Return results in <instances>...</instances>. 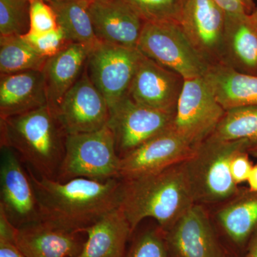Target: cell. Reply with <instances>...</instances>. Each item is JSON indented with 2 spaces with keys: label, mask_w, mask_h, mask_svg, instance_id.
<instances>
[{
  "label": "cell",
  "mask_w": 257,
  "mask_h": 257,
  "mask_svg": "<svg viewBox=\"0 0 257 257\" xmlns=\"http://www.w3.org/2000/svg\"><path fill=\"white\" fill-rule=\"evenodd\" d=\"M226 257H243V256H238V255L235 254V253L231 252V251H229V250H228L227 256H226Z\"/></svg>",
  "instance_id": "38"
},
{
  "label": "cell",
  "mask_w": 257,
  "mask_h": 257,
  "mask_svg": "<svg viewBox=\"0 0 257 257\" xmlns=\"http://www.w3.org/2000/svg\"><path fill=\"white\" fill-rule=\"evenodd\" d=\"M221 64L257 75V28L250 15H226Z\"/></svg>",
  "instance_id": "21"
},
{
  "label": "cell",
  "mask_w": 257,
  "mask_h": 257,
  "mask_svg": "<svg viewBox=\"0 0 257 257\" xmlns=\"http://www.w3.org/2000/svg\"><path fill=\"white\" fill-rule=\"evenodd\" d=\"M217 206L212 220L221 241L231 252L243 256L257 230V192L239 187L234 196Z\"/></svg>",
  "instance_id": "14"
},
{
  "label": "cell",
  "mask_w": 257,
  "mask_h": 257,
  "mask_svg": "<svg viewBox=\"0 0 257 257\" xmlns=\"http://www.w3.org/2000/svg\"><path fill=\"white\" fill-rule=\"evenodd\" d=\"M247 152H241L233 158L231 163V174L235 183L239 184L247 182L253 165Z\"/></svg>",
  "instance_id": "32"
},
{
  "label": "cell",
  "mask_w": 257,
  "mask_h": 257,
  "mask_svg": "<svg viewBox=\"0 0 257 257\" xmlns=\"http://www.w3.org/2000/svg\"><path fill=\"white\" fill-rule=\"evenodd\" d=\"M47 60L22 36H0V73L42 71Z\"/></svg>",
  "instance_id": "26"
},
{
  "label": "cell",
  "mask_w": 257,
  "mask_h": 257,
  "mask_svg": "<svg viewBox=\"0 0 257 257\" xmlns=\"http://www.w3.org/2000/svg\"><path fill=\"white\" fill-rule=\"evenodd\" d=\"M225 20L214 0H182L179 25L209 66L222 63Z\"/></svg>",
  "instance_id": "13"
},
{
  "label": "cell",
  "mask_w": 257,
  "mask_h": 257,
  "mask_svg": "<svg viewBox=\"0 0 257 257\" xmlns=\"http://www.w3.org/2000/svg\"><path fill=\"white\" fill-rule=\"evenodd\" d=\"M89 13L98 41L138 48L145 22L126 0H90Z\"/></svg>",
  "instance_id": "17"
},
{
  "label": "cell",
  "mask_w": 257,
  "mask_h": 257,
  "mask_svg": "<svg viewBox=\"0 0 257 257\" xmlns=\"http://www.w3.org/2000/svg\"><path fill=\"white\" fill-rule=\"evenodd\" d=\"M47 104L42 71L0 74V119L25 114Z\"/></svg>",
  "instance_id": "19"
},
{
  "label": "cell",
  "mask_w": 257,
  "mask_h": 257,
  "mask_svg": "<svg viewBox=\"0 0 257 257\" xmlns=\"http://www.w3.org/2000/svg\"><path fill=\"white\" fill-rule=\"evenodd\" d=\"M30 30L45 32L58 28L55 12L47 0H30Z\"/></svg>",
  "instance_id": "31"
},
{
  "label": "cell",
  "mask_w": 257,
  "mask_h": 257,
  "mask_svg": "<svg viewBox=\"0 0 257 257\" xmlns=\"http://www.w3.org/2000/svg\"><path fill=\"white\" fill-rule=\"evenodd\" d=\"M121 181L119 207L133 233L148 218L167 231L196 204L184 162Z\"/></svg>",
  "instance_id": "2"
},
{
  "label": "cell",
  "mask_w": 257,
  "mask_h": 257,
  "mask_svg": "<svg viewBox=\"0 0 257 257\" xmlns=\"http://www.w3.org/2000/svg\"><path fill=\"white\" fill-rule=\"evenodd\" d=\"M67 134L47 105L0 119V146L10 147L40 177L57 179L65 154Z\"/></svg>",
  "instance_id": "3"
},
{
  "label": "cell",
  "mask_w": 257,
  "mask_h": 257,
  "mask_svg": "<svg viewBox=\"0 0 257 257\" xmlns=\"http://www.w3.org/2000/svg\"><path fill=\"white\" fill-rule=\"evenodd\" d=\"M67 135L89 133L106 126L110 109L84 68L77 82L54 109Z\"/></svg>",
  "instance_id": "12"
},
{
  "label": "cell",
  "mask_w": 257,
  "mask_h": 257,
  "mask_svg": "<svg viewBox=\"0 0 257 257\" xmlns=\"http://www.w3.org/2000/svg\"><path fill=\"white\" fill-rule=\"evenodd\" d=\"M119 170L114 135L106 125L93 133L67 135L63 162L56 180L106 181L119 178Z\"/></svg>",
  "instance_id": "5"
},
{
  "label": "cell",
  "mask_w": 257,
  "mask_h": 257,
  "mask_svg": "<svg viewBox=\"0 0 257 257\" xmlns=\"http://www.w3.org/2000/svg\"><path fill=\"white\" fill-rule=\"evenodd\" d=\"M171 257H226L221 241L205 206L194 204L165 231Z\"/></svg>",
  "instance_id": "11"
},
{
  "label": "cell",
  "mask_w": 257,
  "mask_h": 257,
  "mask_svg": "<svg viewBox=\"0 0 257 257\" xmlns=\"http://www.w3.org/2000/svg\"><path fill=\"white\" fill-rule=\"evenodd\" d=\"M248 188L253 192H257V163L253 166L247 180Z\"/></svg>",
  "instance_id": "36"
},
{
  "label": "cell",
  "mask_w": 257,
  "mask_h": 257,
  "mask_svg": "<svg viewBox=\"0 0 257 257\" xmlns=\"http://www.w3.org/2000/svg\"><path fill=\"white\" fill-rule=\"evenodd\" d=\"M203 79L224 110L257 106V75L217 64L209 66Z\"/></svg>",
  "instance_id": "23"
},
{
  "label": "cell",
  "mask_w": 257,
  "mask_h": 257,
  "mask_svg": "<svg viewBox=\"0 0 257 257\" xmlns=\"http://www.w3.org/2000/svg\"><path fill=\"white\" fill-rule=\"evenodd\" d=\"M52 7L57 25L71 43L94 47L99 43L94 35L89 5L90 0H47Z\"/></svg>",
  "instance_id": "24"
},
{
  "label": "cell",
  "mask_w": 257,
  "mask_h": 257,
  "mask_svg": "<svg viewBox=\"0 0 257 257\" xmlns=\"http://www.w3.org/2000/svg\"><path fill=\"white\" fill-rule=\"evenodd\" d=\"M140 57L138 48L103 42L96 44L89 52L86 72L110 110L128 96Z\"/></svg>",
  "instance_id": "7"
},
{
  "label": "cell",
  "mask_w": 257,
  "mask_h": 257,
  "mask_svg": "<svg viewBox=\"0 0 257 257\" xmlns=\"http://www.w3.org/2000/svg\"><path fill=\"white\" fill-rule=\"evenodd\" d=\"M246 140L225 141L209 137L184 162L196 204L219 205L234 196L239 187L231 174L233 158L247 152Z\"/></svg>",
  "instance_id": "4"
},
{
  "label": "cell",
  "mask_w": 257,
  "mask_h": 257,
  "mask_svg": "<svg viewBox=\"0 0 257 257\" xmlns=\"http://www.w3.org/2000/svg\"><path fill=\"white\" fill-rule=\"evenodd\" d=\"M138 50L184 79L203 77L209 69V64L193 47L179 24L145 23Z\"/></svg>",
  "instance_id": "6"
},
{
  "label": "cell",
  "mask_w": 257,
  "mask_h": 257,
  "mask_svg": "<svg viewBox=\"0 0 257 257\" xmlns=\"http://www.w3.org/2000/svg\"><path fill=\"white\" fill-rule=\"evenodd\" d=\"M243 257H257V230L248 241Z\"/></svg>",
  "instance_id": "35"
},
{
  "label": "cell",
  "mask_w": 257,
  "mask_h": 257,
  "mask_svg": "<svg viewBox=\"0 0 257 257\" xmlns=\"http://www.w3.org/2000/svg\"><path fill=\"white\" fill-rule=\"evenodd\" d=\"M92 47L70 43L56 55L48 57L42 72L45 78L48 105L55 109L85 68Z\"/></svg>",
  "instance_id": "20"
},
{
  "label": "cell",
  "mask_w": 257,
  "mask_h": 257,
  "mask_svg": "<svg viewBox=\"0 0 257 257\" xmlns=\"http://www.w3.org/2000/svg\"><path fill=\"white\" fill-rule=\"evenodd\" d=\"M184 82L185 79L179 74L141 53L128 96L143 105L176 111Z\"/></svg>",
  "instance_id": "16"
},
{
  "label": "cell",
  "mask_w": 257,
  "mask_h": 257,
  "mask_svg": "<svg viewBox=\"0 0 257 257\" xmlns=\"http://www.w3.org/2000/svg\"><path fill=\"white\" fill-rule=\"evenodd\" d=\"M37 52L48 57L56 55L67 46L69 42L60 28L45 32L30 31L22 36Z\"/></svg>",
  "instance_id": "30"
},
{
  "label": "cell",
  "mask_w": 257,
  "mask_h": 257,
  "mask_svg": "<svg viewBox=\"0 0 257 257\" xmlns=\"http://www.w3.org/2000/svg\"><path fill=\"white\" fill-rule=\"evenodd\" d=\"M210 137L225 141L246 140L250 156L257 158V106L226 110Z\"/></svg>",
  "instance_id": "25"
},
{
  "label": "cell",
  "mask_w": 257,
  "mask_h": 257,
  "mask_svg": "<svg viewBox=\"0 0 257 257\" xmlns=\"http://www.w3.org/2000/svg\"><path fill=\"white\" fill-rule=\"evenodd\" d=\"M124 257H171L167 249L165 231L159 226L135 230Z\"/></svg>",
  "instance_id": "27"
},
{
  "label": "cell",
  "mask_w": 257,
  "mask_h": 257,
  "mask_svg": "<svg viewBox=\"0 0 257 257\" xmlns=\"http://www.w3.org/2000/svg\"><path fill=\"white\" fill-rule=\"evenodd\" d=\"M0 210L16 228L41 221L26 167L14 150L0 146Z\"/></svg>",
  "instance_id": "10"
},
{
  "label": "cell",
  "mask_w": 257,
  "mask_h": 257,
  "mask_svg": "<svg viewBox=\"0 0 257 257\" xmlns=\"http://www.w3.org/2000/svg\"><path fill=\"white\" fill-rule=\"evenodd\" d=\"M226 15H251L256 9L253 0H214Z\"/></svg>",
  "instance_id": "33"
},
{
  "label": "cell",
  "mask_w": 257,
  "mask_h": 257,
  "mask_svg": "<svg viewBox=\"0 0 257 257\" xmlns=\"http://www.w3.org/2000/svg\"><path fill=\"white\" fill-rule=\"evenodd\" d=\"M145 23H180L182 0H126Z\"/></svg>",
  "instance_id": "29"
},
{
  "label": "cell",
  "mask_w": 257,
  "mask_h": 257,
  "mask_svg": "<svg viewBox=\"0 0 257 257\" xmlns=\"http://www.w3.org/2000/svg\"><path fill=\"white\" fill-rule=\"evenodd\" d=\"M87 240L77 257H124L133 231L120 207L84 230Z\"/></svg>",
  "instance_id": "22"
},
{
  "label": "cell",
  "mask_w": 257,
  "mask_h": 257,
  "mask_svg": "<svg viewBox=\"0 0 257 257\" xmlns=\"http://www.w3.org/2000/svg\"><path fill=\"white\" fill-rule=\"evenodd\" d=\"M87 240L84 232L67 231L42 221L17 228L15 243L26 257H77Z\"/></svg>",
  "instance_id": "18"
},
{
  "label": "cell",
  "mask_w": 257,
  "mask_h": 257,
  "mask_svg": "<svg viewBox=\"0 0 257 257\" xmlns=\"http://www.w3.org/2000/svg\"><path fill=\"white\" fill-rule=\"evenodd\" d=\"M195 149L171 128L121 157L119 178L146 175L182 163L192 156Z\"/></svg>",
  "instance_id": "15"
},
{
  "label": "cell",
  "mask_w": 257,
  "mask_h": 257,
  "mask_svg": "<svg viewBox=\"0 0 257 257\" xmlns=\"http://www.w3.org/2000/svg\"><path fill=\"white\" fill-rule=\"evenodd\" d=\"M250 18H251V21L253 23V25L256 26L257 28V7L256 9L254 10V11L250 15Z\"/></svg>",
  "instance_id": "37"
},
{
  "label": "cell",
  "mask_w": 257,
  "mask_h": 257,
  "mask_svg": "<svg viewBox=\"0 0 257 257\" xmlns=\"http://www.w3.org/2000/svg\"><path fill=\"white\" fill-rule=\"evenodd\" d=\"M175 111L143 105L128 96L112 108L107 125L114 135L120 158L170 130Z\"/></svg>",
  "instance_id": "9"
},
{
  "label": "cell",
  "mask_w": 257,
  "mask_h": 257,
  "mask_svg": "<svg viewBox=\"0 0 257 257\" xmlns=\"http://www.w3.org/2000/svg\"><path fill=\"white\" fill-rule=\"evenodd\" d=\"M0 257H26L20 251L16 243L0 241Z\"/></svg>",
  "instance_id": "34"
},
{
  "label": "cell",
  "mask_w": 257,
  "mask_h": 257,
  "mask_svg": "<svg viewBox=\"0 0 257 257\" xmlns=\"http://www.w3.org/2000/svg\"><path fill=\"white\" fill-rule=\"evenodd\" d=\"M30 10V0H0V36L28 33Z\"/></svg>",
  "instance_id": "28"
},
{
  "label": "cell",
  "mask_w": 257,
  "mask_h": 257,
  "mask_svg": "<svg viewBox=\"0 0 257 257\" xmlns=\"http://www.w3.org/2000/svg\"><path fill=\"white\" fill-rule=\"evenodd\" d=\"M225 111L203 77L185 79L172 130L196 148L214 133Z\"/></svg>",
  "instance_id": "8"
},
{
  "label": "cell",
  "mask_w": 257,
  "mask_h": 257,
  "mask_svg": "<svg viewBox=\"0 0 257 257\" xmlns=\"http://www.w3.org/2000/svg\"><path fill=\"white\" fill-rule=\"evenodd\" d=\"M26 168L36 194L40 219L47 224L84 232L102 216L119 207L120 178L106 181L75 178L61 182L37 177Z\"/></svg>",
  "instance_id": "1"
}]
</instances>
